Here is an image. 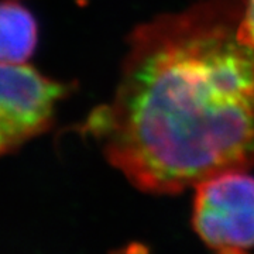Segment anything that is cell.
Wrapping results in <instances>:
<instances>
[{"instance_id": "5b68a950", "label": "cell", "mask_w": 254, "mask_h": 254, "mask_svg": "<svg viewBox=\"0 0 254 254\" xmlns=\"http://www.w3.org/2000/svg\"><path fill=\"white\" fill-rule=\"evenodd\" d=\"M240 4V21L237 37L242 43L254 47V0H237Z\"/></svg>"}, {"instance_id": "3957f363", "label": "cell", "mask_w": 254, "mask_h": 254, "mask_svg": "<svg viewBox=\"0 0 254 254\" xmlns=\"http://www.w3.org/2000/svg\"><path fill=\"white\" fill-rule=\"evenodd\" d=\"M71 89L72 85L47 78L26 64H0V155L46 133L57 103Z\"/></svg>"}, {"instance_id": "277c9868", "label": "cell", "mask_w": 254, "mask_h": 254, "mask_svg": "<svg viewBox=\"0 0 254 254\" xmlns=\"http://www.w3.org/2000/svg\"><path fill=\"white\" fill-rule=\"evenodd\" d=\"M37 41L38 27L31 11L16 1H0V64H26Z\"/></svg>"}, {"instance_id": "6da1fadb", "label": "cell", "mask_w": 254, "mask_h": 254, "mask_svg": "<svg viewBox=\"0 0 254 254\" xmlns=\"http://www.w3.org/2000/svg\"><path fill=\"white\" fill-rule=\"evenodd\" d=\"M237 0H203L130 34L118 91L83 131L136 188L178 193L254 165V47Z\"/></svg>"}, {"instance_id": "7a4b0ae2", "label": "cell", "mask_w": 254, "mask_h": 254, "mask_svg": "<svg viewBox=\"0 0 254 254\" xmlns=\"http://www.w3.org/2000/svg\"><path fill=\"white\" fill-rule=\"evenodd\" d=\"M192 225L215 254L254 249V177L227 171L195 187Z\"/></svg>"}]
</instances>
